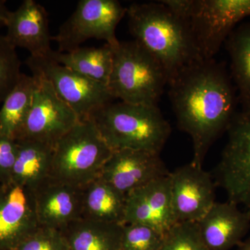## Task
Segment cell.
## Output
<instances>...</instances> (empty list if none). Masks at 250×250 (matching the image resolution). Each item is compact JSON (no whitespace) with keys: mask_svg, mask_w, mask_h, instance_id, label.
Wrapping results in <instances>:
<instances>
[{"mask_svg":"<svg viewBox=\"0 0 250 250\" xmlns=\"http://www.w3.org/2000/svg\"><path fill=\"white\" fill-rule=\"evenodd\" d=\"M89 119L113 151L161 154L171 134L170 125L157 106L111 103L92 113Z\"/></svg>","mask_w":250,"mask_h":250,"instance_id":"obj_3","label":"cell"},{"mask_svg":"<svg viewBox=\"0 0 250 250\" xmlns=\"http://www.w3.org/2000/svg\"><path fill=\"white\" fill-rule=\"evenodd\" d=\"M197 224L207 250H231L249 231L250 211L232 202H215Z\"/></svg>","mask_w":250,"mask_h":250,"instance_id":"obj_17","label":"cell"},{"mask_svg":"<svg viewBox=\"0 0 250 250\" xmlns=\"http://www.w3.org/2000/svg\"><path fill=\"white\" fill-rule=\"evenodd\" d=\"M18 150L17 141L0 133V183L11 181Z\"/></svg>","mask_w":250,"mask_h":250,"instance_id":"obj_28","label":"cell"},{"mask_svg":"<svg viewBox=\"0 0 250 250\" xmlns=\"http://www.w3.org/2000/svg\"><path fill=\"white\" fill-rule=\"evenodd\" d=\"M126 15L134 40L160 62L168 81L184 67L202 60L187 24L162 1L133 3Z\"/></svg>","mask_w":250,"mask_h":250,"instance_id":"obj_2","label":"cell"},{"mask_svg":"<svg viewBox=\"0 0 250 250\" xmlns=\"http://www.w3.org/2000/svg\"><path fill=\"white\" fill-rule=\"evenodd\" d=\"M16 250H70L58 229L39 227Z\"/></svg>","mask_w":250,"mask_h":250,"instance_id":"obj_27","label":"cell"},{"mask_svg":"<svg viewBox=\"0 0 250 250\" xmlns=\"http://www.w3.org/2000/svg\"><path fill=\"white\" fill-rule=\"evenodd\" d=\"M167 85L177 126L192 139L191 163L202 167L210 147L236 114V87L225 65L213 59L184 67Z\"/></svg>","mask_w":250,"mask_h":250,"instance_id":"obj_1","label":"cell"},{"mask_svg":"<svg viewBox=\"0 0 250 250\" xmlns=\"http://www.w3.org/2000/svg\"><path fill=\"white\" fill-rule=\"evenodd\" d=\"M161 154L136 149L113 150L99 177L125 195L169 175Z\"/></svg>","mask_w":250,"mask_h":250,"instance_id":"obj_12","label":"cell"},{"mask_svg":"<svg viewBox=\"0 0 250 250\" xmlns=\"http://www.w3.org/2000/svg\"><path fill=\"white\" fill-rule=\"evenodd\" d=\"M39 227L59 231L82 218V188L45 179L34 190Z\"/></svg>","mask_w":250,"mask_h":250,"instance_id":"obj_15","label":"cell"},{"mask_svg":"<svg viewBox=\"0 0 250 250\" xmlns=\"http://www.w3.org/2000/svg\"><path fill=\"white\" fill-rule=\"evenodd\" d=\"M123 226L80 218L60 231L70 250H121Z\"/></svg>","mask_w":250,"mask_h":250,"instance_id":"obj_19","label":"cell"},{"mask_svg":"<svg viewBox=\"0 0 250 250\" xmlns=\"http://www.w3.org/2000/svg\"><path fill=\"white\" fill-rule=\"evenodd\" d=\"M26 65L31 75L41 77L76 113L79 119H88L92 113L113 103L108 86L80 75L49 57L29 56Z\"/></svg>","mask_w":250,"mask_h":250,"instance_id":"obj_9","label":"cell"},{"mask_svg":"<svg viewBox=\"0 0 250 250\" xmlns=\"http://www.w3.org/2000/svg\"><path fill=\"white\" fill-rule=\"evenodd\" d=\"M227 132L228 142L213 179L226 192L228 201L250 211V110L236 112Z\"/></svg>","mask_w":250,"mask_h":250,"instance_id":"obj_8","label":"cell"},{"mask_svg":"<svg viewBox=\"0 0 250 250\" xmlns=\"http://www.w3.org/2000/svg\"><path fill=\"white\" fill-rule=\"evenodd\" d=\"M21 66L16 49L5 36L0 35V103L4 102L19 80Z\"/></svg>","mask_w":250,"mask_h":250,"instance_id":"obj_26","label":"cell"},{"mask_svg":"<svg viewBox=\"0 0 250 250\" xmlns=\"http://www.w3.org/2000/svg\"><path fill=\"white\" fill-rule=\"evenodd\" d=\"M17 142L18 155L10 182L34 191L50 177L54 148L34 141Z\"/></svg>","mask_w":250,"mask_h":250,"instance_id":"obj_20","label":"cell"},{"mask_svg":"<svg viewBox=\"0 0 250 250\" xmlns=\"http://www.w3.org/2000/svg\"><path fill=\"white\" fill-rule=\"evenodd\" d=\"M126 14V8L117 0H80L52 40L58 44L60 52L75 50L92 39L116 47L120 42L116 27Z\"/></svg>","mask_w":250,"mask_h":250,"instance_id":"obj_7","label":"cell"},{"mask_svg":"<svg viewBox=\"0 0 250 250\" xmlns=\"http://www.w3.org/2000/svg\"><path fill=\"white\" fill-rule=\"evenodd\" d=\"M82 218L124 225L126 195L98 177L82 188Z\"/></svg>","mask_w":250,"mask_h":250,"instance_id":"obj_18","label":"cell"},{"mask_svg":"<svg viewBox=\"0 0 250 250\" xmlns=\"http://www.w3.org/2000/svg\"><path fill=\"white\" fill-rule=\"evenodd\" d=\"M38 79L21 73L0 109V133L15 139L31 106Z\"/></svg>","mask_w":250,"mask_h":250,"instance_id":"obj_23","label":"cell"},{"mask_svg":"<svg viewBox=\"0 0 250 250\" xmlns=\"http://www.w3.org/2000/svg\"><path fill=\"white\" fill-rule=\"evenodd\" d=\"M164 234L141 224L123 226L121 250H161Z\"/></svg>","mask_w":250,"mask_h":250,"instance_id":"obj_25","label":"cell"},{"mask_svg":"<svg viewBox=\"0 0 250 250\" xmlns=\"http://www.w3.org/2000/svg\"><path fill=\"white\" fill-rule=\"evenodd\" d=\"M175 223L170 174L126 195L124 225H147L165 234Z\"/></svg>","mask_w":250,"mask_h":250,"instance_id":"obj_14","label":"cell"},{"mask_svg":"<svg viewBox=\"0 0 250 250\" xmlns=\"http://www.w3.org/2000/svg\"><path fill=\"white\" fill-rule=\"evenodd\" d=\"M113 48L108 44L100 47H79L69 52L52 50L47 57L73 71L107 85L113 62Z\"/></svg>","mask_w":250,"mask_h":250,"instance_id":"obj_21","label":"cell"},{"mask_svg":"<svg viewBox=\"0 0 250 250\" xmlns=\"http://www.w3.org/2000/svg\"><path fill=\"white\" fill-rule=\"evenodd\" d=\"M172 207L177 223H197L215 202L212 174L195 164L179 167L170 174Z\"/></svg>","mask_w":250,"mask_h":250,"instance_id":"obj_11","label":"cell"},{"mask_svg":"<svg viewBox=\"0 0 250 250\" xmlns=\"http://www.w3.org/2000/svg\"><path fill=\"white\" fill-rule=\"evenodd\" d=\"M161 250H207L197 223L174 224L164 234Z\"/></svg>","mask_w":250,"mask_h":250,"instance_id":"obj_24","label":"cell"},{"mask_svg":"<svg viewBox=\"0 0 250 250\" xmlns=\"http://www.w3.org/2000/svg\"><path fill=\"white\" fill-rule=\"evenodd\" d=\"M187 24L202 60L213 59L235 28L250 18V0H164Z\"/></svg>","mask_w":250,"mask_h":250,"instance_id":"obj_4","label":"cell"},{"mask_svg":"<svg viewBox=\"0 0 250 250\" xmlns=\"http://www.w3.org/2000/svg\"><path fill=\"white\" fill-rule=\"evenodd\" d=\"M113 150L91 120H80L53 150L50 177L77 188L98 178Z\"/></svg>","mask_w":250,"mask_h":250,"instance_id":"obj_6","label":"cell"},{"mask_svg":"<svg viewBox=\"0 0 250 250\" xmlns=\"http://www.w3.org/2000/svg\"><path fill=\"white\" fill-rule=\"evenodd\" d=\"M6 2L4 0H0V27H6L8 18L11 12L6 6Z\"/></svg>","mask_w":250,"mask_h":250,"instance_id":"obj_29","label":"cell"},{"mask_svg":"<svg viewBox=\"0 0 250 250\" xmlns=\"http://www.w3.org/2000/svg\"><path fill=\"white\" fill-rule=\"evenodd\" d=\"M6 27L8 42L16 49H27L31 57H47L53 50L48 14L34 0H24L16 11H11Z\"/></svg>","mask_w":250,"mask_h":250,"instance_id":"obj_16","label":"cell"},{"mask_svg":"<svg viewBox=\"0 0 250 250\" xmlns=\"http://www.w3.org/2000/svg\"><path fill=\"white\" fill-rule=\"evenodd\" d=\"M39 227L34 191L12 182L0 184V250H16Z\"/></svg>","mask_w":250,"mask_h":250,"instance_id":"obj_13","label":"cell"},{"mask_svg":"<svg viewBox=\"0 0 250 250\" xmlns=\"http://www.w3.org/2000/svg\"><path fill=\"white\" fill-rule=\"evenodd\" d=\"M36 77L37 85L30 110L15 140L34 141L54 148L80 120L47 81Z\"/></svg>","mask_w":250,"mask_h":250,"instance_id":"obj_10","label":"cell"},{"mask_svg":"<svg viewBox=\"0 0 250 250\" xmlns=\"http://www.w3.org/2000/svg\"><path fill=\"white\" fill-rule=\"evenodd\" d=\"M231 59L230 76L242 109L250 110V18L238 24L225 41Z\"/></svg>","mask_w":250,"mask_h":250,"instance_id":"obj_22","label":"cell"},{"mask_svg":"<svg viewBox=\"0 0 250 250\" xmlns=\"http://www.w3.org/2000/svg\"><path fill=\"white\" fill-rule=\"evenodd\" d=\"M237 250H250V236L247 238L246 241L242 242L238 246Z\"/></svg>","mask_w":250,"mask_h":250,"instance_id":"obj_30","label":"cell"},{"mask_svg":"<svg viewBox=\"0 0 250 250\" xmlns=\"http://www.w3.org/2000/svg\"><path fill=\"white\" fill-rule=\"evenodd\" d=\"M167 83L165 69L137 41H120L113 48L107 84L113 98L134 104L157 106Z\"/></svg>","mask_w":250,"mask_h":250,"instance_id":"obj_5","label":"cell"}]
</instances>
